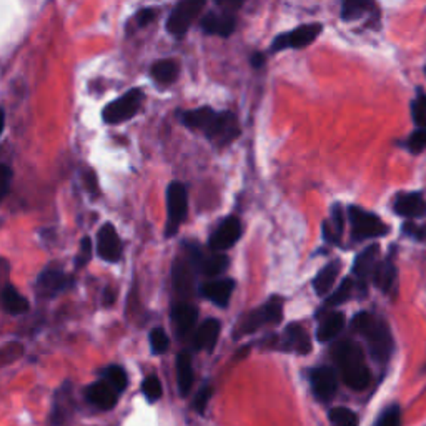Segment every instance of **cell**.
Masks as SVG:
<instances>
[{
	"instance_id": "cell-30",
	"label": "cell",
	"mask_w": 426,
	"mask_h": 426,
	"mask_svg": "<svg viewBox=\"0 0 426 426\" xmlns=\"http://www.w3.org/2000/svg\"><path fill=\"white\" fill-rule=\"evenodd\" d=\"M340 268H342V265H340V261H331L326 266H323L322 270L318 272V275L315 277L313 280V286H315V292L318 295H326L331 290V286H333L335 280H337Z\"/></svg>"
},
{
	"instance_id": "cell-25",
	"label": "cell",
	"mask_w": 426,
	"mask_h": 426,
	"mask_svg": "<svg viewBox=\"0 0 426 426\" xmlns=\"http://www.w3.org/2000/svg\"><path fill=\"white\" fill-rule=\"evenodd\" d=\"M180 72L178 62L174 59H163L154 64L151 67L150 75L154 77V80L160 85H170L177 80Z\"/></svg>"
},
{
	"instance_id": "cell-12",
	"label": "cell",
	"mask_w": 426,
	"mask_h": 426,
	"mask_svg": "<svg viewBox=\"0 0 426 426\" xmlns=\"http://www.w3.org/2000/svg\"><path fill=\"white\" fill-rule=\"evenodd\" d=\"M278 348L284 351H295L300 355H308L311 351V340L308 331L303 328L298 323H292L286 326L280 340H278Z\"/></svg>"
},
{
	"instance_id": "cell-36",
	"label": "cell",
	"mask_w": 426,
	"mask_h": 426,
	"mask_svg": "<svg viewBox=\"0 0 426 426\" xmlns=\"http://www.w3.org/2000/svg\"><path fill=\"white\" fill-rule=\"evenodd\" d=\"M411 117L418 129H426V93L420 92L411 102Z\"/></svg>"
},
{
	"instance_id": "cell-4",
	"label": "cell",
	"mask_w": 426,
	"mask_h": 426,
	"mask_svg": "<svg viewBox=\"0 0 426 426\" xmlns=\"http://www.w3.org/2000/svg\"><path fill=\"white\" fill-rule=\"evenodd\" d=\"M281 318H284V302H281V298H272L268 303L250 311L240 320L237 325L235 337L250 335L265 325H277L281 322Z\"/></svg>"
},
{
	"instance_id": "cell-27",
	"label": "cell",
	"mask_w": 426,
	"mask_h": 426,
	"mask_svg": "<svg viewBox=\"0 0 426 426\" xmlns=\"http://www.w3.org/2000/svg\"><path fill=\"white\" fill-rule=\"evenodd\" d=\"M343 326H345V317H343L342 313H338V311L330 313L328 317L320 323L318 331H317L318 342L325 343V342H330V340L337 338L340 335V331L343 330Z\"/></svg>"
},
{
	"instance_id": "cell-43",
	"label": "cell",
	"mask_w": 426,
	"mask_h": 426,
	"mask_svg": "<svg viewBox=\"0 0 426 426\" xmlns=\"http://www.w3.org/2000/svg\"><path fill=\"white\" fill-rule=\"evenodd\" d=\"M155 9H142L135 17V22H137L138 27H147L150 22H154L155 19Z\"/></svg>"
},
{
	"instance_id": "cell-17",
	"label": "cell",
	"mask_w": 426,
	"mask_h": 426,
	"mask_svg": "<svg viewBox=\"0 0 426 426\" xmlns=\"http://www.w3.org/2000/svg\"><path fill=\"white\" fill-rule=\"evenodd\" d=\"M172 320H174L177 335L180 338H183L195 326L196 320H198V308L187 302L177 303L174 310H172Z\"/></svg>"
},
{
	"instance_id": "cell-33",
	"label": "cell",
	"mask_w": 426,
	"mask_h": 426,
	"mask_svg": "<svg viewBox=\"0 0 426 426\" xmlns=\"http://www.w3.org/2000/svg\"><path fill=\"white\" fill-rule=\"evenodd\" d=\"M104 378L105 382H109L118 393L125 391L127 385H129V376H127V371L118 364H112L104 371Z\"/></svg>"
},
{
	"instance_id": "cell-22",
	"label": "cell",
	"mask_w": 426,
	"mask_h": 426,
	"mask_svg": "<svg viewBox=\"0 0 426 426\" xmlns=\"http://www.w3.org/2000/svg\"><path fill=\"white\" fill-rule=\"evenodd\" d=\"M378 257H380V248L378 245H371V247L364 248L358 257H356L355 265H353V273L360 280L367 281L368 278H373L375 275V270L378 266Z\"/></svg>"
},
{
	"instance_id": "cell-40",
	"label": "cell",
	"mask_w": 426,
	"mask_h": 426,
	"mask_svg": "<svg viewBox=\"0 0 426 426\" xmlns=\"http://www.w3.org/2000/svg\"><path fill=\"white\" fill-rule=\"evenodd\" d=\"M426 149V129H416L408 138V150L411 154H421Z\"/></svg>"
},
{
	"instance_id": "cell-1",
	"label": "cell",
	"mask_w": 426,
	"mask_h": 426,
	"mask_svg": "<svg viewBox=\"0 0 426 426\" xmlns=\"http://www.w3.org/2000/svg\"><path fill=\"white\" fill-rule=\"evenodd\" d=\"M182 122L188 129L202 130L205 137L219 147L228 145L240 135L239 122L232 112H215L210 106L183 112Z\"/></svg>"
},
{
	"instance_id": "cell-2",
	"label": "cell",
	"mask_w": 426,
	"mask_h": 426,
	"mask_svg": "<svg viewBox=\"0 0 426 426\" xmlns=\"http://www.w3.org/2000/svg\"><path fill=\"white\" fill-rule=\"evenodd\" d=\"M333 358L338 364V370L342 373V380L351 390L362 391L370 385L371 375L364 363L363 350L358 343L345 340L340 342L333 348Z\"/></svg>"
},
{
	"instance_id": "cell-31",
	"label": "cell",
	"mask_w": 426,
	"mask_h": 426,
	"mask_svg": "<svg viewBox=\"0 0 426 426\" xmlns=\"http://www.w3.org/2000/svg\"><path fill=\"white\" fill-rule=\"evenodd\" d=\"M196 263H198L200 273H203V275L207 277H216L228 266V258L225 255H220V253L210 257H203L202 252H198Z\"/></svg>"
},
{
	"instance_id": "cell-34",
	"label": "cell",
	"mask_w": 426,
	"mask_h": 426,
	"mask_svg": "<svg viewBox=\"0 0 426 426\" xmlns=\"http://www.w3.org/2000/svg\"><path fill=\"white\" fill-rule=\"evenodd\" d=\"M351 292H353V281H351L350 278H345V280L342 281V285H340L338 288L328 297V300H326V306L342 305V303L350 300Z\"/></svg>"
},
{
	"instance_id": "cell-48",
	"label": "cell",
	"mask_w": 426,
	"mask_h": 426,
	"mask_svg": "<svg viewBox=\"0 0 426 426\" xmlns=\"http://www.w3.org/2000/svg\"><path fill=\"white\" fill-rule=\"evenodd\" d=\"M425 72H426V68H425Z\"/></svg>"
},
{
	"instance_id": "cell-45",
	"label": "cell",
	"mask_w": 426,
	"mask_h": 426,
	"mask_svg": "<svg viewBox=\"0 0 426 426\" xmlns=\"http://www.w3.org/2000/svg\"><path fill=\"white\" fill-rule=\"evenodd\" d=\"M85 185H87L89 192L92 195L98 194V182H97L95 172H87V174H85Z\"/></svg>"
},
{
	"instance_id": "cell-41",
	"label": "cell",
	"mask_w": 426,
	"mask_h": 426,
	"mask_svg": "<svg viewBox=\"0 0 426 426\" xmlns=\"http://www.w3.org/2000/svg\"><path fill=\"white\" fill-rule=\"evenodd\" d=\"M212 387L210 385H205V387L200 388V391L196 393L195 400H194V409L196 413H203L205 408H207L208 401L212 398Z\"/></svg>"
},
{
	"instance_id": "cell-28",
	"label": "cell",
	"mask_w": 426,
	"mask_h": 426,
	"mask_svg": "<svg viewBox=\"0 0 426 426\" xmlns=\"http://www.w3.org/2000/svg\"><path fill=\"white\" fill-rule=\"evenodd\" d=\"M376 286L380 290H383L385 293H391L396 288V268L393 265L391 260H385L382 263H378L375 270V275H373Z\"/></svg>"
},
{
	"instance_id": "cell-11",
	"label": "cell",
	"mask_w": 426,
	"mask_h": 426,
	"mask_svg": "<svg viewBox=\"0 0 426 426\" xmlns=\"http://www.w3.org/2000/svg\"><path fill=\"white\" fill-rule=\"evenodd\" d=\"M310 385L315 396L322 401H330L338 388V375L331 367H317L310 371Z\"/></svg>"
},
{
	"instance_id": "cell-18",
	"label": "cell",
	"mask_w": 426,
	"mask_h": 426,
	"mask_svg": "<svg viewBox=\"0 0 426 426\" xmlns=\"http://www.w3.org/2000/svg\"><path fill=\"white\" fill-rule=\"evenodd\" d=\"M233 290H235V281L230 278H225V280H213L207 281L202 286V295L207 300L215 303L220 308H225L230 302Z\"/></svg>"
},
{
	"instance_id": "cell-8",
	"label": "cell",
	"mask_w": 426,
	"mask_h": 426,
	"mask_svg": "<svg viewBox=\"0 0 426 426\" xmlns=\"http://www.w3.org/2000/svg\"><path fill=\"white\" fill-rule=\"evenodd\" d=\"M188 210V196L187 188L182 183L174 182L170 183L169 190H167V215H169V222H167V237L175 235L178 232V227L183 223Z\"/></svg>"
},
{
	"instance_id": "cell-21",
	"label": "cell",
	"mask_w": 426,
	"mask_h": 426,
	"mask_svg": "<svg viewBox=\"0 0 426 426\" xmlns=\"http://www.w3.org/2000/svg\"><path fill=\"white\" fill-rule=\"evenodd\" d=\"M220 330H222V326H220L219 320L215 318L205 320L202 325L198 326V330H196L194 337L195 350L212 351L213 348H215L216 342H219Z\"/></svg>"
},
{
	"instance_id": "cell-49",
	"label": "cell",
	"mask_w": 426,
	"mask_h": 426,
	"mask_svg": "<svg viewBox=\"0 0 426 426\" xmlns=\"http://www.w3.org/2000/svg\"><path fill=\"white\" fill-rule=\"evenodd\" d=\"M425 232H426V230H425Z\"/></svg>"
},
{
	"instance_id": "cell-38",
	"label": "cell",
	"mask_w": 426,
	"mask_h": 426,
	"mask_svg": "<svg viewBox=\"0 0 426 426\" xmlns=\"http://www.w3.org/2000/svg\"><path fill=\"white\" fill-rule=\"evenodd\" d=\"M170 340L167 337L165 330L163 328H154L150 331V346L154 353H165L169 350Z\"/></svg>"
},
{
	"instance_id": "cell-47",
	"label": "cell",
	"mask_w": 426,
	"mask_h": 426,
	"mask_svg": "<svg viewBox=\"0 0 426 426\" xmlns=\"http://www.w3.org/2000/svg\"><path fill=\"white\" fill-rule=\"evenodd\" d=\"M263 64H265V55L263 53H253V57H252V65L255 68H261L263 67Z\"/></svg>"
},
{
	"instance_id": "cell-42",
	"label": "cell",
	"mask_w": 426,
	"mask_h": 426,
	"mask_svg": "<svg viewBox=\"0 0 426 426\" xmlns=\"http://www.w3.org/2000/svg\"><path fill=\"white\" fill-rule=\"evenodd\" d=\"M92 252H93L92 240H90L89 237H84L80 241V252H79V258H77V266L87 265L90 261V258H92Z\"/></svg>"
},
{
	"instance_id": "cell-15",
	"label": "cell",
	"mask_w": 426,
	"mask_h": 426,
	"mask_svg": "<svg viewBox=\"0 0 426 426\" xmlns=\"http://www.w3.org/2000/svg\"><path fill=\"white\" fill-rule=\"evenodd\" d=\"M237 20L232 14H216V12H208L205 14L202 20H200V27L205 34L208 35H216V37H230L235 30Z\"/></svg>"
},
{
	"instance_id": "cell-3",
	"label": "cell",
	"mask_w": 426,
	"mask_h": 426,
	"mask_svg": "<svg viewBox=\"0 0 426 426\" xmlns=\"http://www.w3.org/2000/svg\"><path fill=\"white\" fill-rule=\"evenodd\" d=\"M351 328L367 340L373 358L378 363H387L393 350V337L387 323L368 311H362L351 322Z\"/></svg>"
},
{
	"instance_id": "cell-20",
	"label": "cell",
	"mask_w": 426,
	"mask_h": 426,
	"mask_svg": "<svg viewBox=\"0 0 426 426\" xmlns=\"http://www.w3.org/2000/svg\"><path fill=\"white\" fill-rule=\"evenodd\" d=\"M90 403L102 409H112L118 401V391L109 382H97L87 388Z\"/></svg>"
},
{
	"instance_id": "cell-26",
	"label": "cell",
	"mask_w": 426,
	"mask_h": 426,
	"mask_svg": "<svg viewBox=\"0 0 426 426\" xmlns=\"http://www.w3.org/2000/svg\"><path fill=\"white\" fill-rule=\"evenodd\" d=\"M2 305L3 310L9 311L12 315L26 313L30 308L27 298L19 293V290L14 285H6L2 290Z\"/></svg>"
},
{
	"instance_id": "cell-9",
	"label": "cell",
	"mask_w": 426,
	"mask_h": 426,
	"mask_svg": "<svg viewBox=\"0 0 426 426\" xmlns=\"http://www.w3.org/2000/svg\"><path fill=\"white\" fill-rule=\"evenodd\" d=\"M203 7L205 0H180L167 20V30L172 35H183L195 22V19L202 14Z\"/></svg>"
},
{
	"instance_id": "cell-7",
	"label": "cell",
	"mask_w": 426,
	"mask_h": 426,
	"mask_svg": "<svg viewBox=\"0 0 426 426\" xmlns=\"http://www.w3.org/2000/svg\"><path fill=\"white\" fill-rule=\"evenodd\" d=\"M142 100H143V93L140 89L129 90L124 97L117 98L115 102H112V104L105 106L104 113H102L104 122L105 124L115 125L129 120V118L137 115V112L140 110Z\"/></svg>"
},
{
	"instance_id": "cell-24",
	"label": "cell",
	"mask_w": 426,
	"mask_h": 426,
	"mask_svg": "<svg viewBox=\"0 0 426 426\" xmlns=\"http://www.w3.org/2000/svg\"><path fill=\"white\" fill-rule=\"evenodd\" d=\"M175 368H177V383L180 395L187 396L192 390V385H194V368H192V356L188 351L178 353Z\"/></svg>"
},
{
	"instance_id": "cell-35",
	"label": "cell",
	"mask_w": 426,
	"mask_h": 426,
	"mask_svg": "<svg viewBox=\"0 0 426 426\" xmlns=\"http://www.w3.org/2000/svg\"><path fill=\"white\" fill-rule=\"evenodd\" d=\"M330 420L335 426H358V418L351 409L338 407L330 411Z\"/></svg>"
},
{
	"instance_id": "cell-10",
	"label": "cell",
	"mask_w": 426,
	"mask_h": 426,
	"mask_svg": "<svg viewBox=\"0 0 426 426\" xmlns=\"http://www.w3.org/2000/svg\"><path fill=\"white\" fill-rule=\"evenodd\" d=\"M322 30H323L322 24H308V26H302L295 28V30L277 35L272 44V52H281L285 50V48L306 47V45H310L320 34H322Z\"/></svg>"
},
{
	"instance_id": "cell-13",
	"label": "cell",
	"mask_w": 426,
	"mask_h": 426,
	"mask_svg": "<svg viewBox=\"0 0 426 426\" xmlns=\"http://www.w3.org/2000/svg\"><path fill=\"white\" fill-rule=\"evenodd\" d=\"M241 235V225L240 220H237L235 216H227L222 223L216 227V230L213 232L210 239V247L216 252H222V250L232 248L237 243Z\"/></svg>"
},
{
	"instance_id": "cell-39",
	"label": "cell",
	"mask_w": 426,
	"mask_h": 426,
	"mask_svg": "<svg viewBox=\"0 0 426 426\" xmlns=\"http://www.w3.org/2000/svg\"><path fill=\"white\" fill-rule=\"evenodd\" d=\"M400 423H401L400 408L396 407V405H391L390 408H387L382 415H380L375 426H400Z\"/></svg>"
},
{
	"instance_id": "cell-14",
	"label": "cell",
	"mask_w": 426,
	"mask_h": 426,
	"mask_svg": "<svg viewBox=\"0 0 426 426\" xmlns=\"http://www.w3.org/2000/svg\"><path fill=\"white\" fill-rule=\"evenodd\" d=\"M97 253L106 261H117L122 257V241L113 225L106 223L98 230Z\"/></svg>"
},
{
	"instance_id": "cell-6",
	"label": "cell",
	"mask_w": 426,
	"mask_h": 426,
	"mask_svg": "<svg viewBox=\"0 0 426 426\" xmlns=\"http://www.w3.org/2000/svg\"><path fill=\"white\" fill-rule=\"evenodd\" d=\"M351 222V232L355 240H368L376 237H385L388 233V227L382 222V219L373 213L363 210L360 207H350L348 210Z\"/></svg>"
},
{
	"instance_id": "cell-37",
	"label": "cell",
	"mask_w": 426,
	"mask_h": 426,
	"mask_svg": "<svg viewBox=\"0 0 426 426\" xmlns=\"http://www.w3.org/2000/svg\"><path fill=\"white\" fill-rule=\"evenodd\" d=\"M142 390H143V395H145V398L149 400L150 403H155V401L162 398V383H160V380L155 375H151L149 376V378L143 380Z\"/></svg>"
},
{
	"instance_id": "cell-46",
	"label": "cell",
	"mask_w": 426,
	"mask_h": 426,
	"mask_svg": "<svg viewBox=\"0 0 426 426\" xmlns=\"http://www.w3.org/2000/svg\"><path fill=\"white\" fill-rule=\"evenodd\" d=\"M215 2L225 9H239L240 6H243L245 0H215Z\"/></svg>"
},
{
	"instance_id": "cell-44",
	"label": "cell",
	"mask_w": 426,
	"mask_h": 426,
	"mask_svg": "<svg viewBox=\"0 0 426 426\" xmlns=\"http://www.w3.org/2000/svg\"><path fill=\"white\" fill-rule=\"evenodd\" d=\"M10 180H12V170L7 163L2 165V196H7L10 188Z\"/></svg>"
},
{
	"instance_id": "cell-29",
	"label": "cell",
	"mask_w": 426,
	"mask_h": 426,
	"mask_svg": "<svg viewBox=\"0 0 426 426\" xmlns=\"http://www.w3.org/2000/svg\"><path fill=\"white\" fill-rule=\"evenodd\" d=\"M375 9V0H342V19L345 22L362 19Z\"/></svg>"
},
{
	"instance_id": "cell-16",
	"label": "cell",
	"mask_w": 426,
	"mask_h": 426,
	"mask_svg": "<svg viewBox=\"0 0 426 426\" xmlns=\"http://www.w3.org/2000/svg\"><path fill=\"white\" fill-rule=\"evenodd\" d=\"M393 208L405 219H421L426 216V200L421 194H400L395 198Z\"/></svg>"
},
{
	"instance_id": "cell-23",
	"label": "cell",
	"mask_w": 426,
	"mask_h": 426,
	"mask_svg": "<svg viewBox=\"0 0 426 426\" xmlns=\"http://www.w3.org/2000/svg\"><path fill=\"white\" fill-rule=\"evenodd\" d=\"M73 396H72V385L65 383L60 391H57L55 401H53V425H62L71 418L73 411Z\"/></svg>"
},
{
	"instance_id": "cell-5",
	"label": "cell",
	"mask_w": 426,
	"mask_h": 426,
	"mask_svg": "<svg viewBox=\"0 0 426 426\" xmlns=\"http://www.w3.org/2000/svg\"><path fill=\"white\" fill-rule=\"evenodd\" d=\"M200 250L196 247H187L185 257L177 258L174 265V285L180 297H190L194 293L195 275L198 272V257Z\"/></svg>"
},
{
	"instance_id": "cell-19",
	"label": "cell",
	"mask_w": 426,
	"mask_h": 426,
	"mask_svg": "<svg viewBox=\"0 0 426 426\" xmlns=\"http://www.w3.org/2000/svg\"><path fill=\"white\" fill-rule=\"evenodd\" d=\"M71 285V278L65 275L60 270H45L42 275L39 277L37 286H39V292L44 297H55V295L62 293L64 290L68 288Z\"/></svg>"
},
{
	"instance_id": "cell-32",
	"label": "cell",
	"mask_w": 426,
	"mask_h": 426,
	"mask_svg": "<svg viewBox=\"0 0 426 426\" xmlns=\"http://www.w3.org/2000/svg\"><path fill=\"white\" fill-rule=\"evenodd\" d=\"M343 225H345V222H343L342 208H340V205H335L331 208V222L323 223V237H325V240L331 241V243H338L340 237L343 233Z\"/></svg>"
}]
</instances>
